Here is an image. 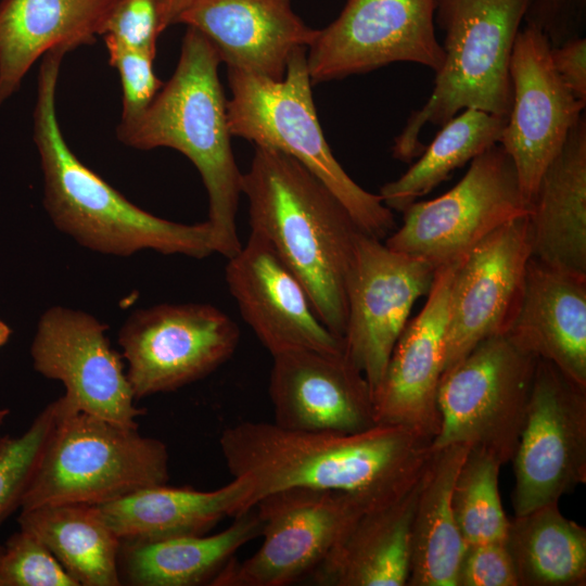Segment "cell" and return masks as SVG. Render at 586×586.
Returning a JSON list of instances; mask_svg holds the SVG:
<instances>
[{"instance_id":"cell-4","label":"cell","mask_w":586,"mask_h":586,"mask_svg":"<svg viewBox=\"0 0 586 586\" xmlns=\"http://www.w3.org/2000/svg\"><path fill=\"white\" fill-rule=\"evenodd\" d=\"M220 63L209 40L187 26L171 78L135 123L117 126L116 135L139 150L175 149L194 164L208 195L215 253L228 259L242 247L235 220L242 173L230 142Z\"/></svg>"},{"instance_id":"cell-2","label":"cell","mask_w":586,"mask_h":586,"mask_svg":"<svg viewBox=\"0 0 586 586\" xmlns=\"http://www.w3.org/2000/svg\"><path fill=\"white\" fill-rule=\"evenodd\" d=\"M241 193L251 231L271 243L301 280L320 320L342 340L346 284L362 230L314 174L276 149L255 145Z\"/></svg>"},{"instance_id":"cell-16","label":"cell","mask_w":586,"mask_h":586,"mask_svg":"<svg viewBox=\"0 0 586 586\" xmlns=\"http://www.w3.org/2000/svg\"><path fill=\"white\" fill-rule=\"evenodd\" d=\"M107 326L93 316L61 306L40 318L30 354L35 369L65 386L64 396L79 411L138 429L144 410L135 394L122 356L105 335Z\"/></svg>"},{"instance_id":"cell-1","label":"cell","mask_w":586,"mask_h":586,"mask_svg":"<svg viewBox=\"0 0 586 586\" xmlns=\"http://www.w3.org/2000/svg\"><path fill=\"white\" fill-rule=\"evenodd\" d=\"M432 442L417 430L391 423L345 433L245 421L228 426L219 437L231 475L253 481L255 505L279 489L309 487L347 494L368 510L396 500L418 481Z\"/></svg>"},{"instance_id":"cell-43","label":"cell","mask_w":586,"mask_h":586,"mask_svg":"<svg viewBox=\"0 0 586 586\" xmlns=\"http://www.w3.org/2000/svg\"><path fill=\"white\" fill-rule=\"evenodd\" d=\"M1 550H2V546H0V552H1Z\"/></svg>"},{"instance_id":"cell-9","label":"cell","mask_w":586,"mask_h":586,"mask_svg":"<svg viewBox=\"0 0 586 586\" xmlns=\"http://www.w3.org/2000/svg\"><path fill=\"white\" fill-rule=\"evenodd\" d=\"M527 214L513 161L498 143L473 158L449 191L409 205L402 226L384 243L438 268L462 258L495 230Z\"/></svg>"},{"instance_id":"cell-11","label":"cell","mask_w":586,"mask_h":586,"mask_svg":"<svg viewBox=\"0 0 586 586\" xmlns=\"http://www.w3.org/2000/svg\"><path fill=\"white\" fill-rule=\"evenodd\" d=\"M239 341L235 321L201 303L138 309L118 334L136 399L203 379L232 357Z\"/></svg>"},{"instance_id":"cell-12","label":"cell","mask_w":586,"mask_h":586,"mask_svg":"<svg viewBox=\"0 0 586 586\" xmlns=\"http://www.w3.org/2000/svg\"><path fill=\"white\" fill-rule=\"evenodd\" d=\"M514 515L586 483V387L537 359L525 422L513 455Z\"/></svg>"},{"instance_id":"cell-18","label":"cell","mask_w":586,"mask_h":586,"mask_svg":"<svg viewBox=\"0 0 586 586\" xmlns=\"http://www.w3.org/2000/svg\"><path fill=\"white\" fill-rule=\"evenodd\" d=\"M225 278L244 321L272 355L291 349L343 352L320 320L306 289L271 243L251 231L228 258Z\"/></svg>"},{"instance_id":"cell-20","label":"cell","mask_w":586,"mask_h":586,"mask_svg":"<svg viewBox=\"0 0 586 586\" xmlns=\"http://www.w3.org/2000/svg\"><path fill=\"white\" fill-rule=\"evenodd\" d=\"M458 262L436 268L425 304L399 335L372 391L375 423L405 425L432 441L437 435L436 394L445 364L449 288Z\"/></svg>"},{"instance_id":"cell-24","label":"cell","mask_w":586,"mask_h":586,"mask_svg":"<svg viewBox=\"0 0 586 586\" xmlns=\"http://www.w3.org/2000/svg\"><path fill=\"white\" fill-rule=\"evenodd\" d=\"M254 506L253 481L234 476L214 491L153 485L97 508L120 542H148L205 534Z\"/></svg>"},{"instance_id":"cell-33","label":"cell","mask_w":586,"mask_h":586,"mask_svg":"<svg viewBox=\"0 0 586 586\" xmlns=\"http://www.w3.org/2000/svg\"><path fill=\"white\" fill-rule=\"evenodd\" d=\"M67 407L68 402L62 396L50 403L21 436L0 438V524L21 508L43 451Z\"/></svg>"},{"instance_id":"cell-34","label":"cell","mask_w":586,"mask_h":586,"mask_svg":"<svg viewBox=\"0 0 586 586\" xmlns=\"http://www.w3.org/2000/svg\"><path fill=\"white\" fill-rule=\"evenodd\" d=\"M0 586H79L47 546L20 528L0 552Z\"/></svg>"},{"instance_id":"cell-42","label":"cell","mask_w":586,"mask_h":586,"mask_svg":"<svg viewBox=\"0 0 586 586\" xmlns=\"http://www.w3.org/2000/svg\"><path fill=\"white\" fill-rule=\"evenodd\" d=\"M9 413H10L9 409L7 408L0 409V426L2 425V423L4 422Z\"/></svg>"},{"instance_id":"cell-3","label":"cell","mask_w":586,"mask_h":586,"mask_svg":"<svg viewBox=\"0 0 586 586\" xmlns=\"http://www.w3.org/2000/svg\"><path fill=\"white\" fill-rule=\"evenodd\" d=\"M66 46L49 50L40 64L34 111V141L44 179V207L53 224L81 245L129 256L141 250L204 258L215 253L208 221L179 224L129 202L67 145L55 109L56 85Z\"/></svg>"},{"instance_id":"cell-26","label":"cell","mask_w":586,"mask_h":586,"mask_svg":"<svg viewBox=\"0 0 586 586\" xmlns=\"http://www.w3.org/2000/svg\"><path fill=\"white\" fill-rule=\"evenodd\" d=\"M117 0H2L0 2V105L49 50L91 44Z\"/></svg>"},{"instance_id":"cell-38","label":"cell","mask_w":586,"mask_h":586,"mask_svg":"<svg viewBox=\"0 0 586 586\" xmlns=\"http://www.w3.org/2000/svg\"><path fill=\"white\" fill-rule=\"evenodd\" d=\"M524 20L539 29L551 48L583 37L586 26V0H531Z\"/></svg>"},{"instance_id":"cell-7","label":"cell","mask_w":586,"mask_h":586,"mask_svg":"<svg viewBox=\"0 0 586 586\" xmlns=\"http://www.w3.org/2000/svg\"><path fill=\"white\" fill-rule=\"evenodd\" d=\"M168 461L167 448L160 440L79 411L68 402L21 510L109 504L140 488L166 484Z\"/></svg>"},{"instance_id":"cell-10","label":"cell","mask_w":586,"mask_h":586,"mask_svg":"<svg viewBox=\"0 0 586 586\" xmlns=\"http://www.w3.org/2000/svg\"><path fill=\"white\" fill-rule=\"evenodd\" d=\"M260 547L233 558L212 586H286L305 578L323 561L354 521L369 511L354 497L333 491L288 487L262 497Z\"/></svg>"},{"instance_id":"cell-25","label":"cell","mask_w":586,"mask_h":586,"mask_svg":"<svg viewBox=\"0 0 586 586\" xmlns=\"http://www.w3.org/2000/svg\"><path fill=\"white\" fill-rule=\"evenodd\" d=\"M422 474L396 500L360 514L304 582L318 586H407Z\"/></svg>"},{"instance_id":"cell-17","label":"cell","mask_w":586,"mask_h":586,"mask_svg":"<svg viewBox=\"0 0 586 586\" xmlns=\"http://www.w3.org/2000/svg\"><path fill=\"white\" fill-rule=\"evenodd\" d=\"M550 48L539 29L526 25L510 60L512 104L499 144L513 161L527 203L586 105L556 72Z\"/></svg>"},{"instance_id":"cell-35","label":"cell","mask_w":586,"mask_h":586,"mask_svg":"<svg viewBox=\"0 0 586 586\" xmlns=\"http://www.w3.org/2000/svg\"><path fill=\"white\" fill-rule=\"evenodd\" d=\"M103 38L110 65L117 69L122 82L123 111L118 126H128L146 111L164 84L153 69L154 56Z\"/></svg>"},{"instance_id":"cell-14","label":"cell","mask_w":586,"mask_h":586,"mask_svg":"<svg viewBox=\"0 0 586 586\" xmlns=\"http://www.w3.org/2000/svg\"><path fill=\"white\" fill-rule=\"evenodd\" d=\"M435 0H347L306 54L311 82L364 74L395 62L435 73L444 50L434 29Z\"/></svg>"},{"instance_id":"cell-6","label":"cell","mask_w":586,"mask_h":586,"mask_svg":"<svg viewBox=\"0 0 586 586\" xmlns=\"http://www.w3.org/2000/svg\"><path fill=\"white\" fill-rule=\"evenodd\" d=\"M306 54L304 47L291 54L281 80L228 67L230 133L294 157L337 198L365 233L386 239L396 229L392 209L347 175L324 139Z\"/></svg>"},{"instance_id":"cell-23","label":"cell","mask_w":586,"mask_h":586,"mask_svg":"<svg viewBox=\"0 0 586 586\" xmlns=\"http://www.w3.org/2000/svg\"><path fill=\"white\" fill-rule=\"evenodd\" d=\"M532 256L586 277V118L583 114L539 178L528 203Z\"/></svg>"},{"instance_id":"cell-29","label":"cell","mask_w":586,"mask_h":586,"mask_svg":"<svg viewBox=\"0 0 586 586\" xmlns=\"http://www.w3.org/2000/svg\"><path fill=\"white\" fill-rule=\"evenodd\" d=\"M20 528L38 537L79 586H118L120 539L97 506L47 505L21 510Z\"/></svg>"},{"instance_id":"cell-31","label":"cell","mask_w":586,"mask_h":586,"mask_svg":"<svg viewBox=\"0 0 586 586\" xmlns=\"http://www.w3.org/2000/svg\"><path fill=\"white\" fill-rule=\"evenodd\" d=\"M508 118L466 109L442 126L408 170L381 187L380 198L392 211L404 212L450 174L499 143Z\"/></svg>"},{"instance_id":"cell-27","label":"cell","mask_w":586,"mask_h":586,"mask_svg":"<svg viewBox=\"0 0 586 586\" xmlns=\"http://www.w3.org/2000/svg\"><path fill=\"white\" fill-rule=\"evenodd\" d=\"M212 535H186L148 542H122L120 579L137 586L211 585L247 543L260 536V521L251 509Z\"/></svg>"},{"instance_id":"cell-19","label":"cell","mask_w":586,"mask_h":586,"mask_svg":"<svg viewBox=\"0 0 586 586\" xmlns=\"http://www.w3.org/2000/svg\"><path fill=\"white\" fill-rule=\"evenodd\" d=\"M268 394L283 429L353 433L377 424L370 384L344 352L272 355Z\"/></svg>"},{"instance_id":"cell-13","label":"cell","mask_w":586,"mask_h":586,"mask_svg":"<svg viewBox=\"0 0 586 586\" xmlns=\"http://www.w3.org/2000/svg\"><path fill=\"white\" fill-rule=\"evenodd\" d=\"M435 270L426 260L386 246L361 231L346 284L343 352L371 391L381 381L416 301L426 295Z\"/></svg>"},{"instance_id":"cell-36","label":"cell","mask_w":586,"mask_h":586,"mask_svg":"<svg viewBox=\"0 0 586 586\" xmlns=\"http://www.w3.org/2000/svg\"><path fill=\"white\" fill-rule=\"evenodd\" d=\"M162 34L155 0H117L101 35L155 58Z\"/></svg>"},{"instance_id":"cell-39","label":"cell","mask_w":586,"mask_h":586,"mask_svg":"<svg viewBox=\"0 0 586 586\" xmlns=\"http://www.w3.org/2000/svg\"><path fill=\"white\" fill-rule=\"evenodd\" d=\"M552 65L574 97L586 104V39L578 37L550 48Z\"/></svg>"},{"instance_id":"cell-15","label":"cell","mask_w":586,"mask_h":586,"mask_svg":"<svg viewBox=\"0 0 586 586\" xmlns=\"http://www.w3.org/2000/svg\"><path fill=\"white\" fill-rule=\"evenodd\" d=\"M531 256L526 215L501 226L459 259L449 288L444 371L482 341L508 333Z\"/></svg>"},{"instance_id":"cell-8","label":"cell","mask_w":586,"mask_h":586,"mask_svg":"<svg viewBox=\"0 0 586 586\" xmlns=\"http://www.w3.org/2000/svg\"><path fill=\"white\" fill-rule=\"evenodd\" d=\"M537 358L507 335L479 343L444 371L436 404L440 430L432 448L464 444L512 460L525 422Z\"/></svg>"},{"instance_id":"cell-28","label":"cell","mask_w":586,"mask_h":586,"mask_svg":"<svg viewBox=\"0 0 586 586\" xmlns=\"http://www.w3.org/2000/svg\"><path fill=\"white\" fill-rule=\"evenodd\" d=\"M470 447L433 449L422 474L411 530L407 586H457L467 548L453 510V491Z\"/></svg>"},{"instance_id":"cell-40","label":"cell","mask_w":586,"mask_h":586,"mask_svg":"<svg viewBox=\"0 0 586 586\" xmlns=\"http://www.w3.org/2000/svg\"><path fill=\"white\" fill-rule=\"evenodd\" d=\"M160 29L163 33L168 26L178 23L181 13L191 0H155Z\"/></svg>"},{"instance_id":"cell-37","label":"cell","mask_w":586,"mask_h":586,"mask_svg":"<svg viewBox=\"0 0 586 586\" xmlns=\"http://www.w3.org/2000/svg\"><path fill=\"white\" fill-rule=\"evenodd\" d=\"M457 586H519L515 568L505 540L467 546L460 561Z\"/></svg>"},{"instance_id":"cell-22","label":"cell","mask_w":586,"mask_h":586,"mask_svg":"<svg viewBox=\"0 0 586 586\" xmlns=\"http://www.w3.org/2000/svg\"><path fill=\"white\" fill-rule=\"evenodd\" d=\"M507 335L586 387V277L531 256L520 308Z\"/></svg>"},{"instance_id":"cell-30","label":"cell","mask_w":586,"mask_h":586,"mask_svg":"<svg viewBox=\"0 0 586 586\" xmlns=\"http://www.w3.org/2000/svg\"><path fill=\"white\" fill-rule=\"evenodd\" d=\"M519 586H584L586 528L552 502L509 519L505 539Z\"/></svg>"},{"instance_id":"cell-5","label":"cell","mask_w":586,"mask_h":586,"mask_svg":"<svg viewBox=\"0 0 586 586\" xmlns=\"http://www.w3.org/2000/svg\"><path fill=\"white\" fill-rule=\"evenodd\" d=\"M530 1L435 0L444 60L431 95L395 138L393 157L410 163L425 148L419 137L426 124L443 126L466 109L509 117L511 53Z\"/></svg>"},{"instance_id":"cell-21","label":"cell","mask_w":586,"mask_h":586,"mask_svg":"<svg viewBox=\"0 0 586 586\" xmlns=\"http://www.w3.org/2000/svg\"><path fill=\"white\" fill-rule=\"evenodd\" d=\"M178 23L202 33L228 67L272 80L283 79L291 54L318 31L291 0H191Z\"/></svg>"},{"instance_id":"cell-32","label":"cell","mask_w":586,"mask_h":586,"mask_svg":"<svg viewBox=\"0 0 586 586\" xmlns=\"http://www.w3.org/2000/svg\"><path fill=\"white\" fill-rule=\"evenodd\" d=\"M502 464L470 449L453 491V510L466 546L504 542L509 518L501 505L498 476Z\"/></svg>"},{"instance_id":"cell-41","label":"cell","mask_w":586,"mask_h":586,"mask_svg":"<svg viewBox=\"0 0 586 586\" xmlns=\"http://www.w3.org/2000/svg\"><path fill=\"white\" fill-rule=\"evenodd\" d=\"M11 335L10 327L0 319V347L3 346Z\"/></svg>"}]
</instances>
